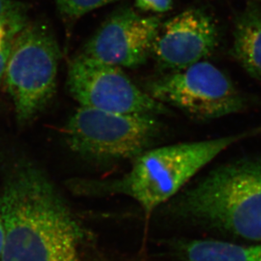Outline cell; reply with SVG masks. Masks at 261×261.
Listing matches in <instances>:
<instances>
[{"instance_id": "obj_8", "label": "cell", "mask_w": 261, "mask_h": 261, "mask_svg": "<svg viewBox=\"0 0 261 261\" xmlns=\"http://www.w3.org/2000/svg\"><path fill=\"white\" fill-rule=\"evenodd\" d=\"M161 24L156 16H143L132 8H120L102 23L81 55L121 69L139 67L152 56Z\"/></svg>"}, {"instance_id": "obj_15", "label": "cell", "mask_w": 261, "mask_h": 261, "mask_svg": "<svg viewBox=\"0 0 261 261\" xmlns=\"http://www.w3.org/2000/svg\"><path fill=\"white\" fill-rule=\"evenodd\" d=\"M16 33H12L11 35L7 38L5 43L3 44L2 47L0 48V82L3 77H5V70L7 68L8 61L10 58V51L12 48L13 40Z\"/></svg>"}, {"instance_id": "obj_13", "label": "cell", "mask_w": 261, "mask_h": 261, "mask_svg": "<svg viewBox=\"0 0 261 261\" xmlns=\"http://www.w3.org/2000/svg\"><path fill=\"white\" fill-rule=\"evenodd\" d=\"M29 5L18 0H0V24L23 27L29 20Z\"/></svg>"}, {"instance_id": "obj_4", "label": "cell", "mask_w": 261, "mask_h": 261, "mask_svg": "<svg viewBox=\"0 0 261 261\" xmlns=\"http://www.w3.org/2000/svg\"><path fill=\"white\" fill-rule=\"evenodd\" d=\"M61 56L55 33L45 21L29 20L16 33L5 80L20 122L34 118L53 98Z\"/></svg>"}, {"instance_id": "obj_3", "label": "cell", "mask_w": 261, "mask_h": 261, "mask_svg": "<svg viewBox=\"0 0 261 261\" xmlns=\"http://www.w3.org/2000/svg\"><path fill=\"white\" fill-rule=\"evenodd\" d=\"M179 218L250 241H261V157L221 165L176 196Z\"/></svg>"}, {"instance_id": "obj_18", "label": "cell", "mask_w": 261, "mask_h": 261, "mask_svg": "<svg viewBox=\"0 0 261 261\" xmlns=\"http://www.w3.org/2000/svg\"><path fill=\"white\" fill-rule=\"evenodd\" d=\"M246 1H254V2L261 3V0H246Z\"/></svg>"}, {"instance_id": "obj_2", "label": "cell", "mask_w": 261, "mask_h": 261, "mask_svg": "<svg viewBox=\"0 0 261 261\" xmlns=\"http://www.w3.org/2000/svg\"><path fill=\"white\" fill-rule=\"evenodd\" d=\"M260 135L261 125L223 138L152 148L134 159L130 171L119 178L103 181L76 180L72 186L83 194L127 196L150 216L226 148Z\"/></svg>"}, {"instance_id": "obj_19", "label": "cell", "mask_w": 261, "mask_h": 261, "mask_svg": "<svg viewBox=\"0 0 261 261\" xmlns=\"http://www.w3.org/2000/svg\"><path fill=\"white\" fill-rule=\"evenodd\" d=\"M259 261H261V259H260V260H259Z\"/></svg>"}, {"instance_id": "obj_7", "label": "cell", "mask_w": 261, "mask_h": 261, "mask_svg": "<svg viewBox=\"0 0 261 261\" xmlns=\"http://www.w3.org/2000/svg\"><path fill=\"white\" fill-rule=\"evenodd\" d=\"M66 87L79 106L114 113L158 116L170 113L121 68L79 55L69 64Z\"/></svg>"}, {"instance_id": "obj_14", "label": "cell", "mask_w": 261, "mask_h": 261, "mask_svg": "<svg viewBox=\"0 0 261 261\" xmlns=\"http://www.w3.org/2000/svg\"><path fill=\"white\" fill-rule=\"evenodd\" d=\"M173 0H135L136 8L143 11L166 13L171 10Z\"/></svg>"}, {"instance_id": "obj_1", "label": "cell", "mask_w": 261, "mask_h": 261, "mask_svg": "<svg viewBox=\"0 0 261 261\" xmlns=\"http://www.w3.org/2000/svg\"><path fill=\"white\" fill-rule=\"evenodd\" d=\"M5 243L1 261H82L86 231L50 180L24 166L0 195Z\"/></svg>"}, {"instance_id": "obj_11", "label": "cell", "mask_w": 261, "mask_h": 261, "mask_svg": "<svg viewBox=\"0 0 261 261\" xmlns=\"http://www.w3.org/2000/svg\"><path fill=\"white\" fill-rule=\"evenodd\" d=\"M184 261H259L261 245L244 247L213 239L181 242L176 246Z\"/></svg>"}, {"instance_id": "obj_5", "label": "cell", "mask_w": 261, "mask_h": 261, "mask_svg": "<svg viewBox=\"0 0 261 261\" xmlns=\"http://www.w3.org/2000/svg\"><path fill=\"white\" fill-rule=\"evenodd\" d=\"M156 117L79 106L66 123L65 139L74 153L91 161L134 160L161 137L162 126Z\"/></svg>"}, {"instance_id": "obj_10", "label": "cell", "mask_w": 261, "mask_h": 261, "mask_svg": "<svg viewBox=\"0 0 261 261\" xmlns=\"http://www.w3.org/2000/svg\"><path fill=\"white\" fill-rule=\"evenodd\" d=\"M230 56L252 78L261 82V5L246 1L234 17Z\"/></svg>"}, {"instance_id": "obj_9", "label": "cell", "mask_w": 261, "mask_h": 261, "mask_svg": "<svg viewBox=\"0 0 261 261\" xmlns=\"http://www.w3.org/2000/svg\"><path fill=\"white\" fill-rule=\"evenodd\" d=\"M219 41L213 17L204 10L191 8L161 24L152 56L163 70H181L204 61Z\"/></svg>"}, {"instance_id": "obj_6", "label": "cell", "mask_w": 261, "mask_h": 261, "mask_svg": "<svg viewBox=\"0 0 261 261\" xmlns=\"http://www.w3.org/2000/svg\"><path fill=\"white\" fill-rule=\"evenodd\" d=\"M146 89L155 100L198 121L240 113L250 105L249 97L225 71L206 61L155 78Z\"/></svg>"}, {"instance_id": "obj_16", "label": "cell", "mask_w": 261, "mask_h": 261, "mask_svg": "<svg viewBox=\"0 0 261 261\" xmlns=\"http://www.w3.org/2000/svg\"><path fill=\"white\" fill-rule=\"evenodd\" d=\"M22 28L23 27L15 28V27H9V25L0 24V48L12 33H18Z\"/></svg>"}, {"instance_id": "obj_17", "label": "cell", "mask_w": 261, "mask_h": 261, "mask_svg": "<svg viewBox=\"0 0 261 261\" xmlns=\"http://www.w3.org/2000/svg\"><path fill=\"white\" fill-rule=\"evenodd\" d=\"M5 226H4V222H3L2 218H1V216H0V261L2 259L3 252H4V249H5Z\"/></svg>"}, {"instance_id": "obj_12", "label": "cell", "mask_w": 261, "mask_h": 261, "mask_svg": "<svg viewBox=\"0 0 261 261\" xmlns=\"http://www.w3.org/2000/svg\"><path fill=\"white\" fill-rule=\"evenodd\" d=\"M120 0H56L58 10L68 20L78 18L93 10Z\"/></svg>"}]
</instances>
